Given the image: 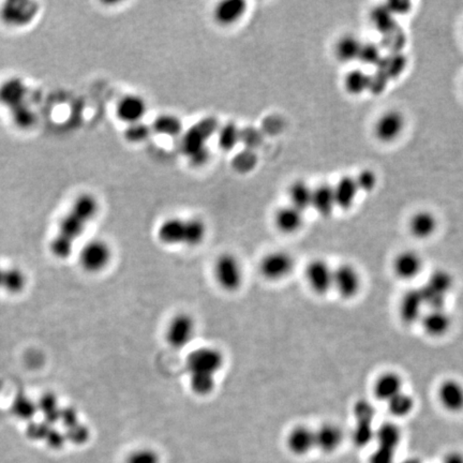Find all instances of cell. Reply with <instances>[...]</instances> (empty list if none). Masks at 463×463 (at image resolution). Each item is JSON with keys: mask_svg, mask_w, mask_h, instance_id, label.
<instances>
[{"mask_svg": "<svg viewBox=\"0 0 463 463\" xmlns=\"http://www.w3.org/2000/svg\"><path fill=\"white\" fill-rule=\"evenodd\" d=\"M306 278L314 293L323 295L333 288L334 270L323 260H314L307 266Z\"/></svg>", "mask_w": 463, "mask_h": 463, "instance_id": "cell-11", "label": "cell"}, {"mask_svg": "<svg viewBox=\"0 0 463 463\" xmlns=\"http://www.w3.org/2000/svg\"><path fill=\"white\" fill-rule=\"evenodd\" d=\"M438 400L448 411L456 413L463 410V386L456 380H446L438 389Z\"/></svg>", "mask_w": 463, "mask_h": 463, "instance_id": "cell-18", "label": "cell"}, {"mask_svg": "<svg viewBox=\"0 0 463 463\" xmlns=\"http://www.w3.org/2000/svg\"><path fill=\"white\" fill-rule=\"evenodd\" d=\"M375 438L379 448L396 450L401 440V431L397 424L385 422L377 428V431H375Z\"/></svg>", "mask_w": 463, "mask_h": 463, "instance_id": "cell-30", "label": "cell"}, {"mask_svg": "<svg viewBox=\"0 0 463 463\" xmlns=\"http://www.w3.org/2000/svg\"><path fill=\"white\" fill-rule=\"evenodd\" d=\"M206 236V225L200 219L170 218L158 227V239L166 245L198 246Z\"/></svg>", "mask_w": 463, "mask_h": 463, "instance_id": "cell-3", "label": "cell"}, {"mask_svg": "<svg viewBox=\"0 0 463 463\" xmlns=\"http://www.w3.org/2000/svg\"><path fill=\"white\" fill-rule=\"evenodd\" d=\"M27 286V277L20 268H5L1 288L9 294H18L23 292Z\"/></svg>", "mask_w": 463, "mask_h": 463, "instance_id": "cell-31", "label": "cell"}, {"mask_svg": "<svg viewBox=\"0 0 463 463\" xmlns=\"http://www.w3.org/2000/svg\"><path fill=\"white\" fill-rule=\"evenodd\" d=\"M424 304L420 290H410L402 296L399 304V316L404 324L411 325L422 318Z\"/></svg>", "mask_w": 463, "mask_h": 463, "instance_id": "cell-17", "label": "cell"}, {"mask_svg": "<svg viewBox=\"0 0 463 463\" xmlns=\"http://www.w3.org/2000/svg\"><path fill=\"white\" fill-rule=\"evenodd\" d=\"M381 50L379 46L375 43H363L359 53V62L368 66H377L380 60H382Z\"/></svg>", "mask_w": 463, "mask_h": 463, "instance_id": "cell-44", "label": "cell"}, {"mask_svg": "<svg viewBox=\"0 0 463 463\" xmlns=\"http://www.w3.org/2000/svg\"><path fill=\"white\" fill-rule=\"evenodd\" d=\"M126 463H160V457L152 448H140L127 457Z\"/></svg>", "mask_w": 463, "mask_h": 463, "instance_id": "cell-45", "label": "cell"}, {"mask_svg": "<svg viewBox=\"0 0 463 463\" xmlns=\"http://www.w3.org/2000/svg\"><path fill=\"white\" fill-rule=\"evenodd\" d=\"M442 463H463V455L459 452H450L444 456Z\"/></svg>", "mask_w": 463, "mask_h": 463, "instance_id": "cell-53", "label": "cell"}, {"mask_svg": "<svg viewBox=\"0 0 463 463\" xmlns=\"http://www.w3.org/2000/svg\"><path fill=\"white\" fill-rule=\"evenodd\" d=\"M387 405L391 415L395 417H404L413 411L414 400L411 396L401 391L387 401Z\"/></svg>", "mask_w": 463, "mask_h": 463, "instance_id": "cell-38", "label": "cell"}, {"mask_svg": "<svg viewBox=\"0 0 463 463\" xmlns=\"http://www.w3.org/2000/svg\"><path fill=\"white\" fill-rule=\"evenodd\" d=\"M29 93L26 83L20 77H10L0 84V105L13 111L16 107L28 103L27 97Z\"/></svg>", "mask_w": 463, "mask_h": 463, "instance_id": "cell-10", "label": "cell"}, {"mask_svg": "<svg viewBox=\"0 0 463 463\" xmlns=\"http://www.w3.org/2000/svg\"><path fill=\"white\" fill-rule=\"evenodd\" d=\"M215 278L225 291H237L243 284V271L236 257L229 253L221 255L215 266Z\"/></svg>", "mask_w": 463, "mask_h": 463, "instance_id": "cell-7", "label": "cell"}, {"mask_svg": "<svg viewBox=\"0 0 463 463\" xmlns=\"http://www.w3.org/2000/svg\"><path fill=\"white\" fill-rule=\"evenodd\" d=\"M405 65H407V58L399 52L394 53L393 55L387 57H382V60H380L377 67L391 80V79L399 76L403 72Z\"/></svg>", "mask_w": 463, "mask_h": 463, "instance_id": "cell-33", "label": "cell"}, {"mask_svg": "<svg viewBox=\"0 0 463 463\" xmlns=\"http://www.w3.org/2000/svg\"><path fill=\"white\" fill-rule=\"evenodd\" d=\"M394 271L403 280L415 278L422 268V257L414 251H402L394 260Z\"/></svg>", "mask_w": 463, "mask_h": 463, "instance_id": "cell-20", "label": "cell"}, {"mask_svg": "<svg viewBox=\"0 0 463 463\" xmlns=\"http://www.w3.org/2000/svg\"><path fill=\"white\" fill-rule=\"evenodd\" d=\"M401 463H420V461L417 460V459H409V460H405L404 462Z\"/></svg>", "mask_w": 463, "mask_h": 463, "instance_id": "cell-55", "label": "cell"}, {"mask_svg": "<svg viewBox=\"0 0 463 463\" xmlns=\"http://www.w3.org/2000/svg\"><path fill=\"white\" fill-rule=\"evenodd\" d=\"M363 42L353 34H345L336 44V56L340 62H351L358 60Z\"/></svg>", "mask_w": 463, "mask_h": 463, "instance_id": "cell-27", "label": "cell"}, {"mask_svg": "<svg viewBox=\"0 0 463 463\" xmlns=\"http://www.w3.org/2000/svg\"><path fill=\"white\" fill-rule=\"evenodd\" d=\"M36 405H38V411L40 410L43 413L48 424H54L57 420H60L62 409L58 405V400L54 394H44L39 400Z\"/></svg>", "mask_w": 463, "mask_h": 463, "instance_id": "cell-36", "label": "cell"}, {"mask_svg": "<svg viewBox=\"0 0 463 463\" xmlns=\"http://www.w3.org/2000/svg\"><path fill=\"white\" fill-rule=\"evenodd\" d=\"M152 133V127L150 126L146 125L143 121H139V123L128 125L123 135H125V139L129 143L139 144L148 140V137H150V134Z\"/></svg>", "mask_w": 463, "mask_h": 463, "instance_id": "cell-42", "label": "cell"}, {"mask_svg": "<svg viewBox=\"0 0 463 463\" xmlns=\"http://www.w3.org/2000/svg\"><path fill=\"white\" fill-rule=\"evenodd\" d=\"M224 363L223 354L215 347H200L187 358V369L190 375L216 377Z\"/></svg>", "mask_w": 463, "mask_h": 463, "instance_id": "cell-4", "label": "cell"}, {"mask_svg": "<svg viewBox=\"0 0 463 463\" xmlns=\"http://www.w3.org/2000/svg\"><path fill=\"white\" fill-rule=\"evenodd\" d=\"M257 164V156L253 149L241 150L239 154H235V157L232 159V166L236 172L241 174H246L255 170Z\"/></svg>", "mask_w": 463, "mask_h": 463, "instance_id": "cell-40", "label": "cell"}, {"mask_svg": "<svg viewBox=\"0 0 463 463\" xmlns=\"http://www.w3.org/2000/svg\"><path fill=\"white\" fill-rule=\"evenodd\" d=\"M410 232L416 239H424L431 236L438 227V222L434 214L422 210L413 215L409 222Z\"/></svg>", "mask_w": 463, "mask_h": 463, "instance_id": "cell-24", "label": "cell"}, {"mask_svg": "<svg viewBox=\"0 0 463 463\" xmlns=\"http://www.w3.org/2000/svg\"><path fill=\"white\" fill-rule=\"evenodd\" d=\"M40 8L34 1L13 0L0 8V20L8 27L22 28L30 25L38 16Z\"/></svg>", "mask_w": 463, "mask_h": 463, "instance_id": "cell-5", "label": "cell"}, {"mask_svg": "<svg viewBox=\"0 0 463 463\" xmlns=\"http://www.w3.org/2000/svg\"><path fill=\"white\" fill-rule=\"evenodd\" d=\"M404 123H405V121L400 112H386L375 123V137L383 143H391L402 133Z\"/></svg>", "mask_w": 463, "mask_h": 463, "instance_id": "cell-13", "label": "cell"}, {"mask_svg": "<svg viewBox=\"0 0 463 463\" xmlns=\"http://www.w3.org/2000/svg\"><path fill=\"white\" fill-rule=\"evenodd\" d=\"M358 191L355 178L350 177V176H344L341 178L338 184L334 187L336 207H339L342 210L350 209L356 200Z\"/></svg>", "mask_w": 463, "mask_h": 463, "instance_id": "cell-23", "label": "cell"}, {"mask_svg": "<svg viewBox=\"0 0 463 463\" xmlns=\"http://www.w3.org/2000/svg\"><path fill=\"white\" fill-rule=\"evenodd\" d=\"M358 190L370 192L377 186V175L370 170H363L355 178Z\"/></svg>", "mask_w": 463, "mask_h": 463, "instance_id": "cell-47", "label": "cell"}, {"mask_svg": "<svg viewBox=\"0 0 463 463\" xmlns=\"http://www.w3.org/2000/svg\"><path fill=\"white\" fill-rule=\"evenodd\" d=\"M196 332V323L192 316L180 314L170 320L166 328V341L174 349H184L190 343Z\"/></svg>", "mask_w": 463, "mask_h": 463, "instance_id": "cell-8", "label": "cell"}, {"mask_svg": "<svg viewBox=\"0 0 463 463\" xmlns=\"http://www.w3.org/2000/svg\"><path fill=\"white\" fill-rule=\"evenodd\" d=\"M219 123L215 117H205L191 126L182 137V152L192 166H201L209 158L207 143L218 131Z\"/></svg>", "mask_w": 463, "mask_h": 463, "instance_id": "cell-2", "label": "cell"}, {"mask_svg": "<svg viewBox=\"0 0 463 463\" xmlns=\"http://www.w3.org/2000/svg\"><path fill=\"white\" fill-rule=\"evenodd\" d=\"M152 131L164 137H174L182 132V123L177 116L172 114H162L154 119Z\"/></svg>", "mask_w": 463, "mask_h": 463, "instance_id": "cell-29", "label": "cell"}, {"mask_svg": "<svg viewBox=\"0 0 463 463\" xmlns=\"http://www.w3.org/2000/svg\"><path fill=\"white\" fill-rule=\"evenodd\" d=\"M452 283H454V281H452V275L448 273L446 270L438 269L431 274L427 283L424 286L430 288L431 291L446 297L448 292L450 291V288H452Z\"/></svg>", "mask_w": 463, "mask_h": 463, "instance_id": "cell-37", "label": "cell"}, {"mask_svg": "<svg viewBox=\"0 0 463 463\" xmlns=\"http://www.w3.org/2000/svg\"><path fill=\"white\" fill-rule=\"evenodd\" d=\"M293 268V257L283 251L268 253L260 264L262 275L273 281L283 279L292 273Z\"/></svg>", "mask_w": 463, "mask_h": 463, "instance_id": "cell-9", "label": "cell"}, {"mask_svg": "<svg viewBox=\"0 0 463 463\" xmlns=\"http://www.w3.org/2000/svg\"><path fill=\"white\" fill-rule=\"evenodd\" d=\"M247 12V3L243 0H223L214 10V18L221 26H231L241 21Z\"/></svg>", "mask_w": 463, "mask_h": 463, "instance_id": "cell-16", "label": "cell"}, {"mask_svg": "<svg viewBox=\"0 0 463 463\" xmlns=\"http://www.w3.org/2000/svg\"><path fill=\"white\" fill-rule=\"evenodd\" d=\"M46 440H48V445L51 448H60L64 446L65 442H66V436L60 434V432L56 431V430L52 429L48 431V436H46Z\"/></svg>", "mask_w": 463, "mask_h": 463, "instance_id": "cell-52", "label": "cell"}, {"mask_svg": "<svg viewBox=\"0 0 463 463\" xmlns=\"http://www.w3.org/2000/svg\"><path fill=\"white\" fill-rule=\"evenodd\" d=\"M402 379L395 373H385L377 377L373 387L375 397L382 401H389L401 393Z\"/></svg>", "mask_w": 463, "mask_h": 463, "instance_id": "cell-22", "label": "cell"}, {"mask_svg": "<svg viewBox=\"0 0 463 463\" xmlns=\"http://www.w3.org/2000/svg\"><path fill=\"white\" fill-rule=\"evenodd\" d=\"M375 438L373 422H356L353 430L352 440L357 448H365Z\"/></svg>", "mask_w": 463, "mask_h": 463, "instance_id": "cell-41", "label": "cell"}, {"mask_svg": "<svg viewBox=\"0 0 463 463\" xmlns=\"http://www.w3.org/2000/svg\"><path fill=\"white\" fill-rule=\"evenodd\" d=\"M216 386V377L205 375H190V387L199 396L209 395Z\"/></svg>", "mask_w": 463, "mask_h": 463, "instance_id": "cell-43", "label": "cell"}, {"mask_svg": "<svg viewBox=\"0 0 463 463\" xmlns=\"http://www.w3.org/2000/svg\"><path fill=\"white\" fill-rule=\"evenodd\" d=\"M217 133L219 147L224 152L234 149L235 146L241 142V129L237 127L236 123H225L222 127H219Z\"/></svg>", "mask_w": 463, "mask_h": 463, "instance_id": "cell-34", "label": "cell"}, {"mask_svg": "<svg viewBox=\"0 0 463 463\" xmlns=\"http://www.w3.org/2000/svg\"><path fill=\"white\" fill-rule=\"evenodd\" d=\"M89 438V430L86 426L77 424L74 427L69 428L66 438L70 440L74 444H84Z\"/></svg>", "mask_w": 463, "mask_h": 463, "instance_id": "cell-48", "label": "cell"}, {"mask_svg": "<svg viewBox=\"0 0 463 463\" xmlns=\"http://www.w3.org/2000/svg\"><path fill=\"white\" fill-rule=\"evenodd\" d=\"M146 113H147V103L139 95H125L116 107V115L119 121L127 125L142 121Z\"/></svg>", "mask_w": 463, "mask_h": 463, "instance_id": "cell-14", "label": "cell"}, {"mask_svg": "<svg viewBox=\"0 0 463 463\" xmlns=\"http://www.w3.org/2000/svg\"><path fill=\"white\" fill-rule=\"evenodd\" d=\"M333 286L343 298L354 297L361 288V277L356 268L350 264H342L334 269Z\"/></svg>", "mask_w": 463, "mask_h": 463, "instance_id": "cell-12", "label": "cell"}, {"mask_svg": "<svg viewBox=\"0 0 463 463\" xmlns=\"http://www.w3.org/2000/svg\"><path fill=\"white\" fill-rule=\"evenodd\" d=\"M4 274H5V268L0 266V288H1V286H3Z\"/></svg>", "mask_w": 463, "mask_h": 463, "instance_id": "cell-54", "label": "cell"}, {"mask_svg": "<svg viewBox=\"0 0 463 463\" xmlns=\"http://www.w3.org/2000/svg\"><path fill=\"white\" fill-rule=\"evenodd\" d=\"M112 259V250L109 243L101 239L88 241L81 249L79 262L81 267L89 274L99 273L105 269Z\"/></svg>", "mask_w": 463, "mask_h": 463, "instance_id": "cell-6", "label": "cell"}, {"mask_svg": "<svg viewBox=\"0 0 463 463\" xmlns=\"http://www.w3.org/2000/svg\"><path fill=\"white\" fill-rule=\"evenodd\" d=\"M371 76L361 69H355L347 73L344 79V87L347 93L359 95L370 88Z\"/></svg>", "mask_w": 463, "mask_h": 463, "instance_id": "cell-32", "label": "cell"}, {"mask_svg": "<svg viewBox=\"0 0 463 463\" xmlns=\"http://www.w3.org/2000/svg\"><path fill=\"white\" fill-rule=\"evenodd\" d=\"M371 22L383 36L397 30L395 18L386 7L375 8L371 13Z\"/></svg>", "mask_w": 463, "mask_h": 463, "instance_id": "cell-35", "label": "cell"}, {"mask_svg": "<svg viewBox=\"0 0 463 463\" xmlns=\"http://www.w3.org/2000/svg\"><path fill=\"white\" fill-rule=\"evenodd\" d=\"M99 203L90 193H83L73 201L68 213L60 220L57 234L51 241L50 249L57 259L72 255L75 241L84 234L87 225L98 214Z\"/></svg>", "mask_w": 463, "mask_h": 463, "instance_id": "cell-1", "label": "cell"}, {"mask_svg": "<svg viewBox=\"0 0 463 463\" xmlns=\"http://www.w3.org/2000/svg\"><path fill=\"white\" fill-rule=\"evenodd\" d=\"M36 412H38V405L27 396L18 395L12 403V413L20 420H32Z\"/></svg>", "mask_w": 463, "mask_h": 463, "instance_id": "cell-39", "label": "cell"}, {"mask_svg": "<svg viewBox=\"0 0 463 463\" xmlns=\"http://www.w3.org/2000/svg\"><path fill=\"white\" fill-rule=\"evenodd\" d=\"M311 207H314L321 216H330L335 207H336L334 187L323 184L314 189V191H312Z\"/></svg>", "mask_w": 463, "mask_h": 463, "instance_id": "cell-26", "label": "cell"}, {"mask_svg": "<svg viewBox=\"0 0 463 463\" xmlns=\"http://www.w3.org/2000/svg\"><path fill=\"white\" fill-rule=\"evenodd\" d=\"M60 420H62V424L66 426L67 428H72L74 426H76L79 422V416H77V412L75 411L73 408H66V409H62V413H60Z\"/></svg>", "mask_w": 463, "mask_h": 463, "instance_id": "cell-50", "label": "cell"}, {"mask_svg": "<svg viewBox=\"0 0 463 463\" xmlns=\"http://www.w3.org/2000/svg\"><path fill=\"white\" fill-rule=\"evenodd\" d=\"M288 450L295 456H304L316 448L314 431L306 426H297L288 432L286 438Z\"/></svg>", "mask_w": 463, "mask_h": 463, "instance_id": "cell-15", "label": "cell"}, {"mask_svg": "<svg viewBox=\"0 0 463 463\" xmlns=\"http://www.w3.org/2000/svg\"><path fill=\"white\" fill-rule=\"evenodd\" d=\"M314 436H316V448L326 454L338 450L343 440L342 431L334 424H323L314 431Z\"/></svg>", "mask_w": 463, "mask_h": 463, "instance_id": "cell-21", "label": "cell"}, {"mask_svg": "<svg viewBox=\"0 0 463 463\" xmlns=\"http://www.w3.org/2000/svg\"><path fill=\"white\" fill-rule=\"evenodd\" d=\"M422 325L424 332L431 337H441L445 335L452 326L450 314L443 309H430L427 314L422 316Z\"/></svg>", "mask_w": 463, "mask_h": 463, "instance_id": "cell-19", "label": "cell"}, {"mask_svg": "<svg viewBox=\"0 0 463 463\" xmlns=\"http://www.w3.org/2000/svg\"><path fill=\"white\" fill-rule=\"evenodd\" d=\"M312 191L314 189L302 180L293 182L288 188V198L291 202L290 205L304 213L307 208L311 207Z\"/></svg>", "mask_w": 463, "mask_h": 463, "instance_id": "cell-28", "label": "cell"}, {"mask_svg": "<svg viewBox=\"0 0 463 463\" xmlns=\"http://www.w3.org/2000/svg\"><path fill=\"white\" fill-rule=\"evenodd\" d=\"M275 222L278 229L283 233H288V234L295 233L304 223L302 211L298 210L291 205L282 207L276 214Z\"/></svg>", "mask_w": 463, "mask_h": 463, "instance_id": "cell-25", "label": "cell"}, {"mask_svg": "<svg viewBox=\"0 0 463 463\" xmlns=\"http://www.w3.org/2000/svg\"><path fill=\"white\" fill-rule=\"evenodd\" d=\"M411 3H409V1L395 0V1H389V3L386 4L385 7L393 15H396V14L408 13L411 10Z\"/></svg>", "mask_w": 463, "mask_h": 463, "instance_id": "cell-51", "label": "cell"}, {"mask_svg": "<svg viewBox=\"0 0 463 463\" xmlns=\"http://www.w3.org/2000/svg\"><path fill=\"white\" fill-rule=\"evenodd\" d=\"M354 415L356 422H373L375 415V410L370 402L365 399H361L355 403Z\"/></svg>", "mask_w": 463, "mask_h": 463, "instance_id": "cell-46", "label": "cell"}, {"mask_svg": "<svg viewBox=\"0 0 463 463\" xmlns=\"http://www.w3.org/2000/svg\"><path fill=\"white\" fill-rule=\"evenodd\" d=\"M395 462V450L389 448H379L373 452L369 463H394Z\"/></svg>", "mask_w": 463, "mask_h": 463, "instance_id": "cell-49", "label": "cell"}]
</instances>
